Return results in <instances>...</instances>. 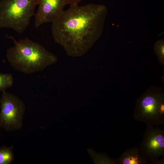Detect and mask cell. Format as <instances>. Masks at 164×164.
<instances>
[{
  "mask_svg": "<svg viewBox=\"0 0 164 164\" xmlns=\"http://www.w3.org/2000/svg\"><path fill=\"white\" fill-rule=\"evenodd\" d=\"M107 12L103 5L70 6L52 22L55 41L69 56H82L101 36Z\"/></svg>",
  "mask_w": 164,
  "mask_h": 164,
  "instance_id": "obj_1",
  "label": "cell"
},
{
  "mask_svg": "<svg viewBox=\"0 0 164 164\" xmlns=\"http://www.w3.org/2000/svg\"><path fill=\"white\" fill-rule=\"evenodd\" d=\"M7 37L14 42L6 51V57L15 70L29 74L42 71L56 63L57 57L39 43L26 37L17 41L13 36Z\"/></svg>",
  "mask_w": 164,
  "mask_h": 164,
  "instance_id": "obj_2",
  "label": "cell"
},
{
  "mask_svg": "<svg viewBox=\"0 0 164 164\" xmlns=\"http://www.w3.org/2000/svg\"><path fill=\"white\" fill-rule=\"evenodd\" d=\"M39 0H1L0 28H9L22 33L35 15Z\"/></svg>",
  "mask_w": 164,
  "mask_h": 164,
  "instance_id": "obj_3",
  "label": "cell"
},
{
  "mask_svg": "<svg viewBox=\"0 0 164 164\" xmlns=\"http://www.w3.org/2000/svg\"><path fill=\"white\" fill-rule=\"evenodd\" d=\"M164 93L160 87H151L137 100L134 112V119L144 123L147 126H159L164 121L160 118L158 111Z\"/></svg>",
  "mask_w": 164,
  "mask_h": 164,
  "instance_id": "obj_4",
  "label": "cell"
},
{
  "mask_svg": "<svg viewBox=\"0 0 164 164\" xmlns=\"http://www.w3.org/2000/svg\"><path fill=\"white\" fill-rule=\"evenodd\" d=\"M0 99V126L7 131L21 129L26 110L23 102L5 91H2Z\"/></svg>",
  "mask_w": 164,
  "mask_h": 164,
  "instance_id": "obj_5",
  "label": "cell"
},
{
  "mask_svg": "<svg viewBox=\"0 0 164 164\" xmlns=\"http://www.w3.org/2000/svg\"><path fill=\"white\" fill-rule=\"evenodd\" d=\"M138 148L141 155L148 163L164 164V131L159 126H147Z\"/></svg>",
  "mask_w": 164,
  "mask_h": 164,
  "instance_id": "obj_6",
  "label": "cell"
},
{
  "mask_svg": "<svg viewBox=\"0 0 164 164\" xmlns=\"http://www.w3.org/2000/svg\"><path fill=\"white\" fill-rule=\"evenodd\" d=\"M35 14L34 26L38 28L45 23L52 22L64 11V0H39Z\"/></svg>",
  "mask_w": 164,
  "mask_h": 164,
  "instance_id": "obj_7",
  "label": "cell"
},
{
  "mask_svg": "<svg viewBox=\"0 0 164 164\" xmlns=\"http://www.w3.org/2000/svg\"><path fill=\"white\" fill-rule=\"evenodd\" d=\"M116 164H145L148 162L141 155L138 148L134 146L127 149L118 158L114 159Z\"/></svg>",
  "mask_w": 164,
  "mask_h": 164,
  "instance_id": "obj_8",
  "label": "cell"
},
{
  "mask_svg": "<svg viewBox=\"0 0 164 164\" xmlns=\"http://www.w3.org/2000/svg\"><path fill=\"white\" fill-rule=\"evenodd\" d=\"M12 147L5 146L0 148V164H9L14 159Z\"/></svg>",
  "mask_w": 164,
  "mask_h": 164,
  "instance_id": "obj_9",
  "label": "cell"
},
{
  "mask_svg": "<svg viewBox=\"0 0 164 164\" xmlns=\"http://www.w3.org/2000/svg\"><path fill=\"white\" fill-rule=\"evenodd\" d=\"M93 162L96 164H116L114 159L109 158L106 155L96 153L92 149L88 151Z\"/></svg>",
  "mask_w": 164,
  "mask_h": 164,
  "instance_id": "obj_10",
  "label": "cell"
},
{
  "mask_svg": "<svg viewBox=\"0 0 164 164\" xmlns=\"http://www.w3.org/2000/svg\"><path fill=\"white\" fill-rule=\"evenodd\" d=\"M14 81L12 74L0 73V91H2L11 87L13 84Z\"/></svg>",
  "mask_w": 164,
  "mask_h": 164,
  "instance_id": "obj_11",
  "label": "cell"
},
{
  "mask_svg": "<svg viewBox=\"0 0 164 164\" xmlns=\"http://www.w3.org/2000/svg\"><path fill=\"white\" fill-rule=\"evenodd\" d=\"M164 43L162 41L158 42L154 47L155 53L159 58L160 63L163 65L164 63Z\"/></svg>",
  "mask_w": 164,
  "mask_h": 164,
  "instance_id": "obj_12",
  "label": "cell"
},
{
  "mask_svg": "<svg viewBox=\"0 0 164 164\" xmlns=\"http://www.w3.org/2000/svg\"><path fill=\"white\" fill-rule=\"evenodd\" d=\"M83 0H64L65 5H69L70 6L78 5Z\"/></svg>",
  "mask_w": 164,
  "mask_h": 164,
  "instance_id": "obj_13",
  "label": "cell"
},
{
  "mask_svg": "<svg viewBox=\"0 0 164 164\" xmlns=\"http://www.w3.org/2000/svg\"></svg>",
  "mask_w": 164,
  "mask_h": 164,
  "instance_id": "obj_14",
  "label": "cell"
}]
</instances>
